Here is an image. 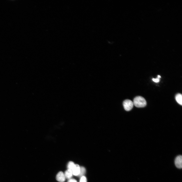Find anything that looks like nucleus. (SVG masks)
<instances>
[{"mask_svg": "<svg viewBox=\"0 0 182 182\" xmlns=\"http://www.w3.org/2000/svg\"><path fill=\"white\" fill-rule=\"evenodd\" d=\"M134 105L137 108H143L146 105V102L145 99L141 96L136 97L134 99L133 102Z\"/></svg>", "mask_w": 182, "mask_h": 182, "instance_id": "nucleus-1", "label": "nucleus"}, {"mask_svg": "<svg viewBox=\"0 0 182 182\" xmlns=\"http://www.w3.org/2000/svg\"><path fill=\"white\" fill-rule=\"evenodd\" d=\"M123 105L124 109L126 111H129L132 109L134 105L132 101L129 99L125 100Z\"/></svg>", "mask_w": 182, "mask_h": 182, "instance_id": "nucleus-2", "label": "nucleus"}, {"mask_svg": "<svg viewBox=\"0 0 182 182\" xmlns=\"http://www.w3.org/2000/svg\"><path fill=\"white\" fill-rule=\"evenodd\" d=\"M175 164L177 168L181 169L182 168V156L181 155L177 156L175 158Z\"/></svg>", "mask_w": 182, "mask_h": 182, "instance_id": "nucleus-3", "label": "nucleus"}, {"mask_svg": "<svg viewBox=\"0 0 182 182\" xmlns=\"http://www.w3.org/2000/svg\"><path fill=\"white\" fill-rule=\"evenodd\" d=\"M56 179L57 180L60 182H63L65 180L64 174L62 171H60L57 174Z\"/></svg>", "mask_w": 182, "mask_h": 182, "instance_id": "nucleus-4", "label": "nucleus"}, {"mask_svg": "<svg viewBox=\"0 0 182 182\" xmlns=\"http://www.w3.org/2000/svg\"><path fill=\"white\" fill-rule=\"evenodd\" d=\"M80 167L77 164L75 165L74 168L72 170L73 174L74 176H78L80 173Z\"/></svg>", "mask_w": 182, "mask_h": 182, "instance_id": "nucleus-5", "label": "nucleus"}, {"mask_svg": "<svg viewBox=\"0 0 182 182\" xmlns=\"http://www.w3.org/2000/svg\"><path fill=\"white\" fill-rule=\"evenodd\" d=\"M64 174L65 179H70L72 178L73 176L72 171L71 170L68 169L65 171Z\"/></svg>", "mask_w": 182, "mask_h": 182, "instance_id": "nucleus-6", "label": "nucleus"}, {"mask_svg": "<svg viewBox=\"0 0 182 182\" xmlns=\"http://www.w3.org/2000/svg\"><path fill=\"white\" fill-rule=\"evenodd\" d=\"M175 98L177 102L182 105V94L180 93L177 94Z\"/></svg>", "mask_w": 182, "mask_h": 182, "instance_id": "nucleus-7", "label": "nucleus"}, {"mask_svg": "<svg viewBox=\"0 0 182 182\" xmlns=\"http://www.w3.org/2000/svg\"><path fill=\"white\" fill-rule=\"evenodd\" d=\"M85 173L86 169L85 168L83 167H81L79 174L78 176L80 177L84 176Z\"/></svg>", "mask_w": 182, "mask_h": 182, "instance_id": "nucleus-8", "label": "nucleus"}, {"mask_svg": "<svg viewBox=\"0 0 182 182\" xmlns=\"http://www.w3.org/2000/svg\"><path fill=\"white\" fill-rule=\"evenodd\" d=\"M75 164L72 161H70L68 163L67 165V168L68 169L72 170L75 166Z\"/></svg>", "mask_w": 182, "mask_h": 182, "instance_id": "nucleus-9", "label": "nucleus"}, {"mask_svg": "<svg viewBox=\"0 0 182 182\" xmlns=\"http://www.w3.org/2000/svg\"><path fill=\"white\" fill-rule=\"evenodd\" d=\"M80 182H87L86 178L84 176L81 177Z\"/></svg>", "mask_w": 182, "mask_h": 182, "instance_id": "nucleus-10", "label": "nucleus"}, {"mask_svg": "<svg viewBox=\"0 0 182 182\" xmlns=\"http://www.w3.org/2000/svg\"><path fill=\"white\" fill-rule=\"evenodd\" d=\"M153 80L155 83H158L159 82V78H153Z\"/></svg>", "mask_w": 182, "mask_h": 182, "instance_id": "nucleus-11", "label": "nucleus"}, {"mask_svg": "<svg viewBox=\"0 0 182 182\" xmlns=\"http://www.w3.org/2000/svg\"><path fill=\"white\" fill-rule=\"evenodd\" d=\"M68 182H77V181L75 179H69Z\"/></svg>", "mask_w": 182, "mask_h": 182, "instance_id": "nucleus-12", "label": "nucleus"}, {"mask_svg": "<svg viewBox=\"0 0 182 182\" xmlns=\"http://www.w3.org/2000/svg\"><path fill=\"white\" fill-rule=\"evenodd\" d=\"M158 78H161V76L160 75H158Z\"/></svg>", "mask_w": 182, "mask_h": 182, "instance_id": "nucleus-13", "label": "nucleus"}]
</instances>
